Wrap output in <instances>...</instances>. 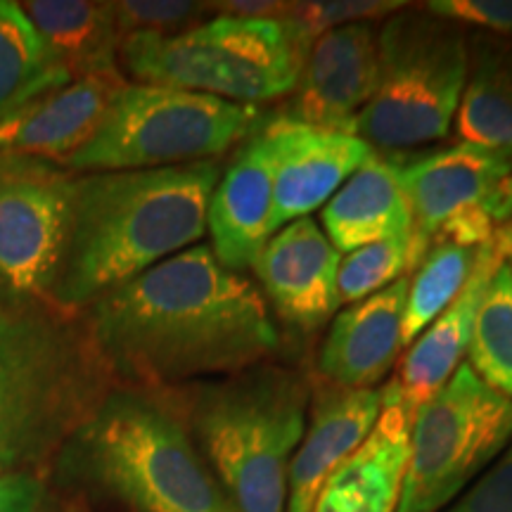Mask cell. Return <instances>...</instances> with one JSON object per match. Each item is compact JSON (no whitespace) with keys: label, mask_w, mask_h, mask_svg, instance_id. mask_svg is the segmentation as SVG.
<instances>
[{"label":"cell","mask_w":512,"mask_h":512,"mask_svg":"<svg viewBox=\"0 0 512 512\" xmlns=\"http://www.w3.org/2000/svg\"><path fill=\"white\" fill-rule=\"evenodd\" d=\"M91 347L140 384L226 377L264 363L280 335L259 287L209 245L183 249L91 306Z\"/></svg>","instance_id":"obj_1"},{"label":"cell","mask_w":512,"mask_h":512,"mask_svg":"<svg viewBox=\"0 0 512 512\" xmlns=\"http://www.w3.org/2000/svg\"><path fill=\"white\" fill-rule=\"evenodd\" d=\"M216 162L76 176L57 304L93 306L207 233Z\"/></svg>","instance_id":"obj_2"},{"label":"cell","mask_w":512,"mask_h":512,"mask_svg":"<svg viewBox=\"0 0 512 512\" xmlns=\"http://www.w3.org/2000/svg\"><path fill=\"white\" fill-rule=\"evenodd\" d=\"M309 403V377L271 361L197 382L185 396L197 448L233 512H285Z\"/></svg>","instance_id":"obj_3"},{"label":"cell","mask_w":512,"mask_h":512,"mask_svg":"<svg viewBox=\"0 0 512 512\" xmlns=\"http://www.w3.org/2000/svg\"><path fill=\"white\" fill-rule=\"evenodd\" d=\"M81 465L131 512H233L188 422L143 392H114L79 434Z\"/></svg>","instance_id":"obj_4"},{"label":"cell","mask_w":512,"mask_h":512,"mask_svg":"<svg viewBox=\"0 0 512 512\" xmlns=\"http://www.w3.org/2000/svg\"><path fill=\"white\" fill-rule=\"evenodd\" d=\"M470 31L422 5L380 27L373 98L351 133L373 150H408L448 136L467 79Z\"/></svg>","instance_id":"obj_5"},{"label":"cell","mask_w":512,"mask_h":512,"mask_svg":"<svg viewBox=\"0 0 512 512\" xmlns=\"http://www.w3.org/2000/svg\"><path fill=\"white\" fill-rule=\"evenodd\" d=\"M261 119L256 105L126 83L98 133L64 162V169L105 174L214 162L240 145Z\"/></svg>","instance_id":"obj_6"},{"label":"cell","mask_w":512,"mask_h":512,"mask_svg":"<svg viewBox=\"0 0 512 512\" xmlns=\"http://www.w3.org/2000/svg\"><path fill=\"white\" fill-rule=\"evenodd\" d=\"M512 444V399L460 363L413 415L399 512H441Z\"/></svg>","instance_id":"obj_7"},{"label":"cell","mask_w":512,"mask_h":512,"mask_svg":"<svg viewBox=\"0 0 512 512\" xmlns=\"http://www.w3.org/2000/svg\"><path fill=\"white\" fill-rule=\"evenodd\" d=\"M76 176L53 162L0 155V280L19 294H50L72 219Z\"/></svg>","instance_id":"obj_8"},{"label":"cell","mask_w":512,"mask_h":512,"mask_svg":"<svg viewBox=\"0 0 512 512\" xmlns=\"http://www.w3.org/2000/svg\"><path fill=\"white\" fill-rule=\"evenodd\" d=\"M119 62L136 83L214 95L242 105L259 107L294 91L292 81L190 31L124 36Z\"/></svg>","instance_id":"obj_9"},{"label":"cell","mask_w":512,"mask_h":512,"mask_svg":"<svg viewBox=\"0 0 512 512\" xmlns=\"http://www.w3.org/2000/svg\"><path fill=\"white\" fill-rule=\"evenodd\" d=\"M273 166V233L323 207L375 155L351 131L309 126L285 114L261 121Z\"/></svg>","instance_id":"obj_10"},{"label":"cell","mask_w":512,"mask_h":512,"mask_svg":"<svg viewBox=\"0 0 512 512\" xmlns=\"http://www.w3.org/2000/svg\"><path fill=\"white\" fill-rule=\"evenodd\" d=\"M380 29L347 24L320 34L309 50L285 117L309 126L351 131L377 83Z\"/></svg>","instance_id":"obj_11"},{"label":"cell","mask_w":512,"mask_h":512,"mask_svg":"<svg viewBox=\"0 0 512 512\" xmlns=\"http://www.w3.org/2000/svg\"><path fill=\"white\" fill-rule=\"evenodd\" d=\"M121 69L81 76L36 95L0 119V155L64 166L88 145L126 86Z\"/></svg>","instance_id":"obj_12"},{"label":"cell","mask_w":512,"mask_h":512,"mask_svg":"<svg viewBox=\"0 0 512 512\" xmlns=\"http://www.w3.org/2000/svg\"><path fill=\"white\" fill-rule=\"evenodd\" d=\"M342 254L311 216L287 223L271 235L254 261L268 302L294 328L313 332L335 318L337 273Z\"/></svg>","instance_id":"obj_13"},{"label":"cell","mask_w":512,"mask_h":512,"mask_svg":"<svg viewBox=\"0 0 512 512\" xmlns=\"http://www.w3.org/2000/svg\"><path fill=\"white\" fill-rule=\"evenodd\" d=\"M413 214L415 268L434 233L458 211L482 207L512 174V159L503 152L470 143H456L432 155L399 164Z\"/></svg>","instance_id":"obj_14"},{"label":"cell","mask_w":512,"mask_h":512,"mask_svg":"<svg viewBox=\"0 0 512 512\" xmlns=\"http://www.w3.org/2000/svg\"><path fill=\"white\" fill-rule=\"evenodd\" d=\"M382 413V389H344L311 380L304 437L290 463L285 512H311L328 477L373 432Z\"/></svg>","instance_id":"obj_15"},{"label":"cell","mask_w":512,"mask_h":512,"mask_svg":"<svg viewBox=\"0 0 512 512\" xmlns=\"http://www.w3.org/2000/svg\"><path fill=\"white\" fill-rule=\"evenodd\" d=\"M512 249V223L503 226L477 252L475 268L458 297L432 320V325L415 339L392 380L399 389L406 411L415 415L456 373L470 349L477 313L498 268L508 261Z\"/></svg>","instance_id":"obj_16"},{"label":"cell","mask_w":512,"mask_h":512,"mask_svg":"<svg viewBox=\"0 0 512 512\" xmlns=\"http://www.w3.org/2000/svg\"><path fill=\"white\" fill-rule=\"evenodd\" d=\"M264 121V119H261ZM211 252L223 268L245 273L273 235V166L261 124L242 140L209 200Z\"/></svg>","instance_id":"obj_17"},{"label":"cell","mask_w":512,"mask_h":512,"mask_svg":"<svg viewBox=\"0 0 512 512\" xmlns=\"http://www.w3.org/2000/svg\"><path fill=\"white\" fill-rule=\"evenodd\" d=\"M411 427L413 415L389 380L382 387V413L373 432L328 477L311 512H399Z\"/></svg>","instance_id":"obj_18"},{"label":"cell","mask_w":512,"mask_h":512,"mask_svg":"<svg viewBox=\"0 0 512 512\" xmlns=\"http://www.w3.org/2000/svg\"><path fill=\"white\" fill-rule=\"evenodd\" d=\"M408 283L396 280L337 313L318 354V377L344 389H373L403 349Z\"/></svg>","instance_id":"obj_19"},{"label":"cell","mask_w":512,"mask_h":512,"mask_svg":"<svg viewBox=\"0 0 512 512\" xmlns=\"http://www.w3.org/2000/svg\"><path fill=\"white\" fill-rule=\"evenodd\" d=\"M320 221L342 256L373 242L413 235V214L399 164L375 152L332 195Z\"/></svg>","instance_id":"obj_20"},{"label":"cell","mask_w":512,"mask_h":512,"mask_svg":"<svg viewBox=\"0 0 512 512\" xmlns=\"http://www.w3.org/2000/svg\"><path fill=\"white\" fill-rule=\"evenodd\" d=\"M19 8L41 38L50 67L64 79L119 69L121 36L112 3L29 0Z\"/></svg>","instance_id":"obj_21"},{"label":"cell","mask_w":512,"mask_h":512,"mask_svg":"<svg viewBox=\"0 0 512 512\" xmlns=\"http://www.w3.org/2000/svg\"><path fill=\"white\" fill-rule=\"evenodd\" d=\"M453 124L463 143L512 159V38L470 34L465 91Z\"/></svg>","instance_id":"obj_22"},{"label":"cell","mask_w":512,"mask_h":512,"mask_svg":"<svg viewBox=\"0 0 512 512\" xmlns=\"http://www.w3.org/2000/svg\"><path fill=\"white\" fill-rule=\"evenodd\" d=\"M64 373L62 351L48 335L38 337L0 323V451L24 418L31 401Z\"/></svg>","instance_id":"obj_23"},{"label":"cell","mask_w":512,"mask_h":512,"mask_svg":"<svg viewBox=\"0 0 512 512\" xmlns=\"http://www.w3.org/2000/svg\"><path fill=\"white\" fill-rule=\"evenodd\" d=\"M64 83L69 79L50 67L29 17L17 3L0 0V119Z\"/></svg>","instance_id":"obj_24"},{"label":"cell","mask_w":512,"mask_h":512,"mask_svg":"<svg viewBox=\"0 0 512 512\" xmlns=\"http://www.w3.org/2000/svg\"><path fill=\"white\" fill-rule=\"evenodd\" d=\"M479 247H463L456 242H432L415 268V278L408 283L406 316H403V347L418 339L432 325V320L446 309L463 290Z\"/></svg>","instance_id":"obj_25"},{"label":"cell","mask_w":512,"mask_h":512,"mask_svg":"<svg viewBox=\"0 0 512 512\" xmlns=\"http://www.w3.org/2000/svg\"><path fill=\"white\" fill-rule=\"evenodd\" d=\"M467 356V366L479 380L512 399V271L508 261L486 287Z\"/></svg>","instance_id":"obj_26"},{"label":"cell","mask_w":512,"mask_h":512,"mask_svg":"<svg viewBox=\"0 0 512 512\" xmlns=\"http://www.w3.org/2000/svg\"><path fill=\"white\" fill-rule=\"evenodd\" d=\"M415 271L413 235L373 242L342 256L337 273L339 304L368 299Z\"/></svg>","instance_id":"obj_27"},{"label":"cell","mask_w":512,"mask_h":512,"mask_svg":"<svg viewBox=\"0 0 512 512\" xmlns=\"http://www.w3.org/2000/svg\"><path fill=\"white\" fill-rule=\"evenodd\" d=\"M114 5L119 36L164 34L174 36L195 29L211 15L209 3H183V0H124Z\"/></svg>","instance_id":"obj_28"},{"label":"cell","mask_w":512,"mask_h":512,"mask_svg":"<svg viewBox=\"0 0 512 512\" xmlns=\"http://www.w3.org/2000/svg\"><path fill=\"white\" fill-rule=\"evenodd\" d=\"M408 8L401 0H311V3H292L290 15L297 19L313 38L325 31L347 27L358 22H377L392 17L394 12Z\"/></svg>","instance_id":"obj_29"},{"label":"cell","mask_w":512,"mask_h":512,"mask_svg":"<svg viewBox=\"0 0 512 512\" xmlns=\"http://www.w3.org/2000/svg\"><path fill=\"white\" fill-rule=\"evenodd\" d=\"M441 512H512V444Z\"/></svg>","instance_id":"obj_30"},{"label":"cell","mask_w":512,"mask_h":512,"mask_svg":"<svg viewBox=\"0 0 512 512\" xmlns=\"http://www.w3.org/2000/svg\"><path fill=\"white\" fill-rule=\"evenodd\" d=\"M422 8L465 29L512 38V0H432Z\"/></svg>","instance_id":"obj_31"},{"label":"cell","mask_w":512,"mask_h":512,"mask_svg":"<svg viewBox=\"0 0 512 512\" xmlns=\"http://www.w3.org/2000/svg\"><path fill=\"white\" fill-rule=\"evenodd\" d=\"M41 486L24 472L0 467V512H36Z\"/></svg>","instance_id":"obj_32"},{"label":"cell","mask_w":512,"mask_h":512,"mask_svg":"<svg viewBox=\"0 0 512 512\" xmlns=\"http://www.w3.org/2000/svg\"><path fill=\"white\" fill-rule=\"evenodd\" d=\"M211 15H233V17H287L292 3L278 0H221L209 3Z\"/></svg>","instance_id":"obj_33"},{"label":"cell","mask_w":512,"mask_h":512,"mask_svg":"<svg viewBox=\"0 0 512 512\" xmlns=\"http://www.w3.org/2000/svg\"><path fill=\"white\" fill-rule=\"evenodd\" d=\"M508 266H510V271H512V249H510V256H508Z\"/></svg>","instance_id":"obj_34"}]
</instances>
